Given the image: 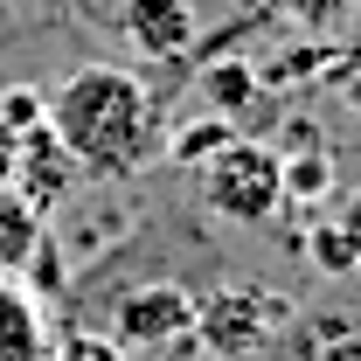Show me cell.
Segmentation results:
<instances>
[{
	"label": "cell",
	"mask_w": 361,
	"mask_h": 361,
	"mask_svg": "<svg viewBox=\"0 0 361 361\" xmlns=\"http://www.w3.org/2000/svg\"><path fill=\"white\" fill-rule=\"evenodd\" d=\"M49 139L70 153V167L104 180H126L153 153V90L126 63H77L70 77H56L42 97Z\"/></svg>",
	"instance_id": "1"
},
{
	"label": "cell",
	"mask_w": 361,
	"mask_h": 361,
	"mask_svg": "<svg viewBox=\"0 0 361 361\" xmlns=\"http://www.w3.org/2000/svg\"><path fill=\"white\" fill-rule=\"evenodd\" d=\"M118 35L139 63H174L195 49V0H118Z\"/></svg>",
	"instance_id": "3"
},
{
	"label": "cell",
	"mask_w": 361,
	"mask_h": 361,
	"mask_svg": "<svg viewBox=\"0 0 361 361\" xmlns=\"http://www.w3.org/2000/svg\"><path fill=\"white\" fill-rule=\"evenodd\" d=\"M202 202L229 216V223H271L278 216V202H285V153L264 146V139H236L229 133L223 146H209L202 153Z\"/></svg>",
	"instance_id": "2"
},
{
	"label": "cell",
	"mask_w": 361,
	"mask_h": 361,
	"mask_svg": "<svg viewBox=\"0 0 361 361\" xmlns=\"http://www.w3.org/2000/svg\"><path fill=\"white\" fill-rule=\"evenodd\" d=\"M195 319V306L180 299V292H139V299H126V319H118V334H153V326H188Z\"/></svg>",
	"instance_id": "6"
},
{
	"label": "cell",
	"mask_w": 361,
	"mask_h": 361,
	"mask_svg": "<svg viewBox=\"0 0 361 361\" xmlns=\"http://www.w3.org/2000/svg\"><path fill=\"white\" fill-rule=\"evenodd\" d=\"M341 14H355V21H361V0H341Z\"/></svg>",
	"instance_id": "8"
},
{
	"label": "cell",
	"mask_w": 361,
	"mask_h": 361,
	"mask_svg": "<svg viewBox=\"0 0 361 361\" xmlns=\"http://www.w3.org/2000/svg\"><path fill=\"white\" fill-rule=\"evenodd\" d=\"M42 236V209H28L14 188H0V278H14V264H28Z\"/></svg>",
	"instance_id": "5"
},
{
	"label": "cell",
	"mask_w": 361,
	"mask_h": 361,
	"mask_svg": "<svg viewBox=\"0 0 361 361\" xmlns=\"http://www.w3.org/2000/svg\"><path fill=\"white\" fill-rule=\"evenodd\" d=\"M313 361H361V326L355 334H334V341H319V355Z\"/></svg>",
	"instance_id": "7"
},
{
	"label": "cell",
	"mask_w": 361,
	"mask_h": 361,
	"mask_svg": "<svg viewBox=\"0 0 361 361\" xmlns=\"http://www.w3.org/2000/svg\"><path fill=\"white\" fill-rule=\"evenodd\" d=\"M0 361H49V326H42V306L0 278Z\"/></svg>",
	"instance_id": "4"
}]
</instances>
